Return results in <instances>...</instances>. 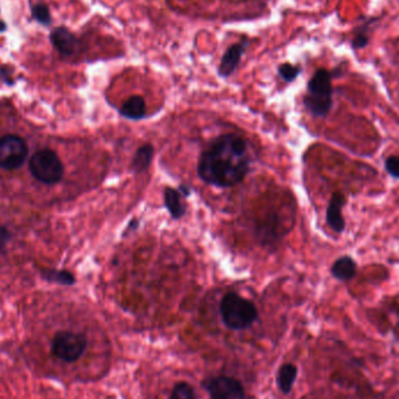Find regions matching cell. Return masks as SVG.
I'll use <instances>...</instances> for the list:
<instances>
[{
    "instance_id": "cell-10",
    "label": "cell",
    "mask_w": 399,
    "mask_h": 399,
    "mask_svg": "<svg viewBox=\"0 0 399 399\" xmlns=\"http://www.w3.org/2000/svg\"><path fill=\"white\" fill-rule=\"evenodd\" d=\"M121 115L124 118L130 121H139L146 116V101L144 96L140 94H135L123 102L122 106L119 109Z\"/></svg>"
},
{
    "instance_id": "cell-9",
    "label": "cell",
    "mask_w": 399,
    "mask_h": 399,
    "mask_svg": "<svg viewBox=\"0 0 399 399\" xmlns=\"http://www.w3.org/2000/svg\"><path fill=\"white\" fill-rule=\"evenodd\" d=\"M345 204V197L341 192L333 193L326 213V221L329 228L335 233H341L345 231V222L342 216V208Z\"/></svg>"
},
{
    "instance_id": "cell-25",
    "label": "cell",
    "mask_w": 399,
    "mask_h": 399,
    "mask_svg": "<svg viewBox=\"0 0 399 399\" xmlns=\"http://www.w3.org/2000/svg\"><path fill=\"white\" fill-rule=\"evenodd\" d=\"M7 31V24L5 21L0 19V33H4V32Z\"/></svg>"
},
{
    "instance_id": "cell-7",
    "label": "cell",
    "mask_w": 399,
    "mask_h": 399,
    "mask_svg": "<svg viewBox=\"0 0 399 399\" xmlns=\"http://www.w3.org/2000/svg\"><path fill=\"white\" fill-rule=\"evenodd\" d=\"M203 388L210 399H245V391L238 379L229 376H216L206 379Z\"/></svg>"
},
{
    "instance_id": "cell-15",
    "label": "cell",
    "mask_w": 399,
    "mask_h": 399,
    "mask_svg": "<svg viewBox=\"0 0 399 399\" xmlns=\"http://www.w3.org/2000/svg\"><path fill=\"white\" fill-rule=\"evenodd\" d=\"M32 18L34 20L42 25L44 27H49L53 24V18H51V10L46 3H37L32 6Z\"/></svg>"
},
{
    "instance_id": "cell-16",
    "label": "cell",
    "mask_w": 399,
    "mask_h": 399,
    "mask_svg": "<svg viewBox=\"0 0 399 399\" xmlns=\"http://www.w3.org/2000/svg\"><path fill=\"white\" fill-rule=\"evenodd\" d=\"M42 276L46 278L48 281L55 283V284L67 285L71 286L75 284L74 276L68 272V271H58V270H46L42 272Z\"/></svg>"
},
{
    "instance_id": "cell-14",
    "label": "cell",
    "mask_w": 399,
    "mask_h": 399,
    "mask_svg": "<svg viewBox=\"0 0 399 399\" xmlns=\"http://www.w3.org/2000/svg\"><path fill=\"white\" fill-rule=\"evenodd\" d=\"M153 156H154V149H153L152 145L146 144V145L139 147L135 156H133V166H131L133 172L135 174L146 172L147 168L151 166Z\"/></svg>"
},
{
    "instance_id": "cell-1",
    "label": "cell",
    "mask_w": 399,
    "mask_h": 399,
    "mask_svg": "<svg viewBox=\"0 0 399 399\" xmlns=\"http://www.w3.org/2000/svg\"><path fill=\"white\" fill-rule=\"evenodd\" d=\"M247 142L235 133L217 137L199 159L197 173L210 186L228 188L236 186L250 169Z\"/></svg>"
},
{
    "instance_id": "cell-13",
    "label": "cell",
    "mask_w": 399,
    "mask_h": 399,
    "mask_svg": "<svg viewBox=\"0 0 399 399\" xmlns=\"http://www.w3.org/2000/svg\"><path fill=\"white\" fill-rule=\"evenodd\" d=\"M356 271H357L356 262L349 256L338 258L332 266L333 277L340 281H350L355 277Z\"/></svg>"
},
{
    "instance_id": "cell-2",
    "label": "cell",
    "mask_w": 399,
    "mask_h": 399,
    "mask_svg": "<svg viewBox=\"0 0 399 399\" xmlns=\"http://www.w3.org/2000/svg\"><path fill=\"white\" fill-rule=\"evenodd\" d=\"M220 314L226 327L233 331L250 329L258 319L254 302L237 293H227L221 300Z\"/></svg>"
},
{
    "instance_id": "cell-22",
    "label": "cell",
    "mask_w": 399,
    "mask_h": 399,
    "mask_svg": "<svg viewBox=\"0 0 399 399\" xmlns=\"http://www.w3.org/2000/svg\"><path fill=\"white\" fill-rule=\"evenodd\" d=\"M0 78H1L6 85H13L12 73H11L10 68L6 67V66H1V67H0Z\"/></svg>"
},
{
    "instance_id": "cell-24",
    "label": "cell",
    "mask_w": 399,
    "mask_h": 399,
    "mask_svg": "<svg viewBox=\"0 0 399 399\" xmlns=\"http://www.w3.org/2000/svg\"><path fill=\"white\" fill-rule=\"evenodd\" d=\"M139 226V221L138 220H133L131 221V223L129 224V227H128V231H125V235L130 233V231H133L138 228Z\"/></svg>"
},
{
    "instance_id": "cell-17",
    "label": "cell",
    "mask_w": 399,
    "mask_h": 399,
    "mask_svg": "<svg viewBox=\"0 0 399 399\" xmlns=\"http://www.w3.org/2000/svg\"><path fill=\"white\" fill-rule=\"evenodd\" d=\"M240 54H242V51H238V47L235 48L233 51H228L220 67V74L222 76H228L235 70L237 63L240 61Z\"/></svg>"
},
{
    "instance_id": "cell-11",
    "label": "cell",
    "mask_w": 399,
    "mask_h": 399,
    "mask_svg": "<svg viewBox=\"0 0 399 399\" xmlns=\"http://www.w3.org/2000/svg\"><path fill=\"white\" fill-rule=\"evenodd\" d=\"M164 202L168 210L169 215L174 220H180L186 214V204L183 202V195L179 190L167 187L164 192Z\"/></svg>"
},
{
    "instance_id": "cell-21",
    "label": "cell",
    "mask_w": 399,
    "mask_h": 399,
    "mask_svg": "<svg viewBox=\"0 0 399 399\" xmlns=\"http://www.w3.org/2000/svg\"><path fill=\"white\" fill-rule=\"evenodd\" d=\"M11 240V233L7 228L0 226V251L6 247L8 240Z\"/></svg>"
},
{
    "instance_id": "cell-5",
    "label": "cell",
    "mask_w": 399,
    "mask_h": 399,
    "mask_svg": "<svg viewBox=\"0 0 399 399\" xmlns=\"http://www.w3.org/2000/svg\"><path fill=\"white\" fill-rule=\"evenodd\" d=\"M30 171L37 181L44 185H55L61 181L65 168L53 149H42L32 156Z\"/></svg>"
},
{
    "instance_id": "cell-3",
    "label": "cell",
    "mask_w": 399,
    "mask_h": 399,
    "mask_svg": "<svg viewBox=\"0 0 399 399\" xmlns=\"http://www.w3.org/2000/svg\"><path fill=\"white\" fill-rule=\"evenodd\" d=\"M304 104L313 116L321 118L329 116L333 106L332 76L329 71L320 69L313 75L308 82Z\"/></svg>"
},
{
    "instance_id": "cell-4",
    "label": "cell",
    "mask_w": 399,
    "mask_h": 399,
    "mask_svg": "<svg viewBox=\"0 0 399 399\" xmlns=\"http://www.w3.org/2000/svg\"><path fill=\"white\" fill-rule=\"evenodd\" d=\"M87 348H88V338L83 333L59 331L51 338V356L61 362H76L85 355Z\"/></svg>"
},
{
    "instance_id": "cell-8",
    "label": "cell",
    "mask_w": 399,
    "mask_h": 399,
    "mask_svg": "<svg viewBox=\"0 0 399 399\" xmlns=\"http://www.w3.org/2000/svg\"><path fill=\"white\" fill-rule=\"evenodd\" d=\"M49 40L55 51L67 58L73 56L80 47V41L76 35L65 26H59L51 30Z\"/></svg>"
},
{
    "instance_id": "cell-6",
    "label": "cell",
    "mask_w": 399,
    "mask_h": 399,
    "mask_svg": "<svg viewBox=\"0 0 399 399\" xmlns=\"http://www.w3.org/2000/svg\"><path fill=\"white\" fill-rule=\"evenodd\" d=\"M28 147L24 139L14 135L0 138V168L12 171L23 166L27 158Z\"/></svg>"
},
{
    "instance_id": "cell-19",
    "label": "cell",
    "mask_w": 399,
    "mask_h": 399,
    "mask_svg": "<svg viewBox=\"0 0 399 399\" xmlns=\"http://www.w3.org/2000/svg\"><path fill=\"white\" fill-rule=\"evenodd\" d=\"M299 73H300L299 68L293 67L291 65H284L279 68V74H281V78H284L285 81H293L298 76Z\"/></svg>"
},
{
    "instance_id": "cell-18",
    "label": "cell",
    "mask_w": 399,
    "mask_h": 399,
    "mask_svg": "<svg viewBox=\"0 0 399 399\" xmlns=\"http://www.w3.org/2000/svg\"><path fill=\"white\" fill-rule=\"evenodd\" d=\"M197 393L190 383L179 382L173 386L169 399H197Z\"/></svg>"
},
{
    "instance_id": "cell-23",
    "label": "cell",
    "mask_w": 399,
    "mask_h": 399,
    "mask_svg": "<svg viewBox=\"0 0 399 399\" xmlns=\"http://www.w3.org/2000/svg\"><path fill=\"white\" fill-rule=\"evenodd\" d=\"M179 190L180 194H181L183 197H187L190 195V188L186 186V185H180L179 190Z\"/></svg>"
},
{
    "instance_id": "cell-12",
    "label": "cell",
    "mask_w": 399,
    "mask_h": 399,
    "mask_svg": "<svg viewBox=\"0 0 399 399\" xmlns=\"http://www.w3.org/2000/svg\"><path fill=\"white\" fill-rule=\"evenodd\" d=\"M298 377V368L292 363H285L277 372V386L284 395L291 393L295 386V379Z\"/></svg>"
},
{
    "instance_id": "cell-20",
    "label": "cell",
    "mask_w": 399,
    "mask_h": 399,
    "mask_svg": "<svg viewBox=\"0 0 399 399\" xmlns=\"http://www.w3.org/2000/svg\"><path fill=\"white\" fill-rule=\"evenodd\" d=\"M386 172L389 173L393 178L399 179V156H389L386 160Z\"/></svg>"
}]
</instances>
